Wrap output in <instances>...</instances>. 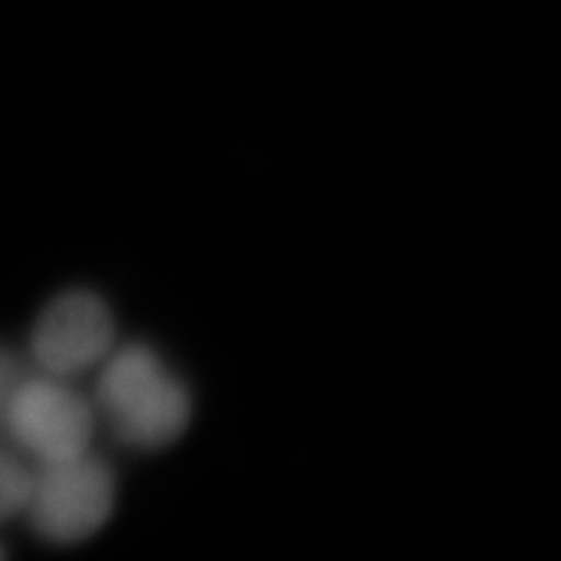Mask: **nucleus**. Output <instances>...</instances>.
Returning <instances> with one entry per match:
<instances>
[{
    "mask_svg": "<svg viewBox=\"0 0 561 561\" xmlns=\"http://www.w3.org/2000/svg\"><path fill=\"white\" fill-rule=\"evenodd\" d=\"M96 405L122 445L164 449L187 431L192 398L148 344H127L103 367Z\"/></svg>",
    "mask_w": 561,
    "mask_h": 561,
    "instance_id": "1",
    "label": "nucleus"
},
{
    "mask_svg": "<svg viewBox=\"0 0 561 561\" xmlns=\"http://www.w3.org/2000/svg\"><path fill=\"white\" fill-rule=\"evenodd\" d=\"M115 505L111 466L90 449L59 461H41L31 472L24 505L33 531L55 546H73L94 536Z\"/></svg>",
    "mask_w": 561,
    "mask_h": 561,
    "instance_id": "2",
    "label": "nucleus"
},
{
    "mask_svg": "<svg viewBox=\"0 0 561 561\" xmlns=\"http://www.w3.org/2000/svg\"><path fill=\"white\" fill-rule=\"evenodd\" d=\"M3 428L41 461H59L90 447L94 414L90 402L70 386L26 377L10 398Z\"/></svg>",
    "mask_w": 561,
    "mask_h": 561,
    "instance_id": "3",
    "label": "nucleus"
},
{
    "mask_svg": "<svg viewBox=\"0 0 561 561\" xmlns=\"http://www.w3.org/2000/svg\"><path fill=\"white\" fill-rule=\"evenodd\" d=\"M113 313L92 290L57 295L31 335V354L49 377H70L101 360L113 344Z\"/></svg>",
    "mask_w": 561,
    "mask_h": 561,
    "instance_id": "4",
    "label": "nucleus"
},
{
    "mask_svg": "<svg viewBox=\"0 0 561 561\" xmlns=\"http://www.w3.org/2000/svg\"><path fill=\"white\" fill-rule=\"evenodd\" d=\"M31 494V472L14 454L0 449V522L24 511Z\"/></svg>",
    "mask_w": 561,
    "mask_h": 561,
    "instance_id": "5",
    "label": "nucleus"
},
{
    "mask_svg": "<svg viewBox=\"0 0 561 561\" xmlns=\"http://www.w3.org/2000/svg\"><path fill=\"white\" fill-rule=\"evenodd\" d=\"M26 379L24 365L12 351L0 346V426L5 424V412L10 405V398L16 391V386Z\"/></svg>",
    "mask_w": 561,
    "mask_h": 561,
    "instance_id": "6",
    "label": "nucleus"
},
{
    "mask_svg": "<svg viewBox=\"0 0 561 561\" xmlns=\"http://www.w3.org/2000/svg\"><path fill=\"white\" fill-rule=\"evenodd\" d=\"M0 561H8V554H5V550H3V546H0Z\"/></svg>",
    "mask_w": 561,
    "mask_h": 561,
    "instance_id": "7",
    "label": "nucleus"
}]
</instances>
